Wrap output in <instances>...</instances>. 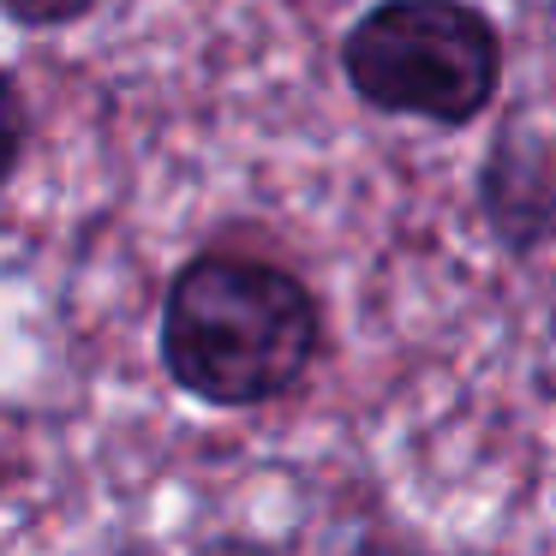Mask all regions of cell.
Masks as SVG:
<instances>
[{
  "label": "cell",
  "mask_w": 556,
  "mask_h": 556,
  "mask_svg": "<svg viewBox=\"0 0 556 556\" xmlns=\"http://www.w3.org/2000/svg\"><path fill=\"white\" fill-rule=\"evenodd\" d=\"M97 0H0V13L18 18V25H37V30H54V25H73L85 18Z\"/></svg>",
  "instance_id": "obj_4"
},
{
  "label": "cell",
  "mask_w": 556,
  "mask_h": 556,
  "mask_svg": "<svg viewBox=\"0 0 556 556\" xmlns=\"http://www.w3.org/2000/svg\"><path fill=\"white\" fill-rule=\"evenodd\" d=\"M317 305L288 269L240 252H204L174 276L162 305V359L186 395L210 407H257L305 377L317 353Z\"/></svg>",
  "instance_id": "obj_1"
},
{
  "label": "cell",
  "mask_w": 556,
  "mask_h": 556,
  "mask_svg": "<svg viewBox=\"0 0 556 556\" xmlns=\"http://www.w3.org/2000/svg\"><path fill=\"white\" fill-rule=\"evenodd\" d=\"M25 97H18V85L7 73H0V186L13 180L18 156H25Z\"/></svg>",
  "instance_id": "obj_3"
},
{
  "label": "cell",
  "mask_w": 556,
  "mask_h": 556,
  "mask_svg": "<svg viewBox=\"0 0 556 556\" xmlns=\"http://www.w3.org/2000/svg\"><path fill=\"white\" fill-rule=\"evenodd\" d=\"M341 66L371 109L467 126L496 97L503 42L467 0H383L348 30Z\"/></svg>",
  "instance_id": "obj_2"
}]
</instances>
